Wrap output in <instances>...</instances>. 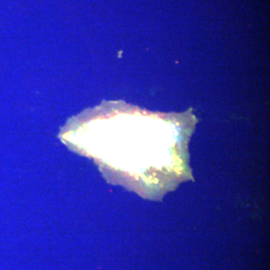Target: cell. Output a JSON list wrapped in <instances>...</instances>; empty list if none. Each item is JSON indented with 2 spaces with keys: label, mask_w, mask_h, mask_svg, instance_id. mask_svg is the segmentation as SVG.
<instances>
[{
  "label": "cell",
  "mask_w": 270,
  "mask_h": 270,
  "mask_svg": "<svg viewBox=\"0 0 270 270\" xmlns=\"http://www.w3.org/2000/svg\"><path fill=\"white\" fill-rule=\"evenodd\" d=\"M149 113L125 103H103L71 119L60 138L93 158L108 182L143 197L161 200L193 180L188 141L194 119Z\"/></svg>",
  "instance_id": "obj_1"
}]
</instances>
